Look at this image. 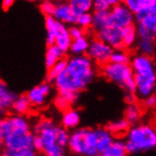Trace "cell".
Masks as SVG:
<instances>
[{"label": "cell", "instance_id": "1", "mask_svg": "<svg viewBox=\"0 0 156 156\" xmlns=\"http://www.w3.org/2000/svg\"><path fill=\"white\" fill-rule=\"evenodd\" d=\"M95 66L86 55L74 56L67 60L62 74L54 80L58 93H80L87 88L95 77Z\"/></svg>", "mask_w": 156, "mask_h": 156}, {"label": "cell", "instance_id": "2", "mask_svg": "<svg viewBox=\"0 0 156 156\" xmlns=\"http://www.w3.org/2000/svg\"><path fill=\"white\" fill-rule=\"evenodd\" d=\"M131 67L135 81V96L145 99L153 95L155 90V66L151 57L138 54L131 60Z\"/></svg>", "mask_w": 156, "mask_h": 156}, {"label": "cell", "instance_id": "3", "mask_svg": "<svg viewBox=\"0 0 156 156\" xmlns=\"http://www.w3.org/2000/svg\"><path fill=\"white\" fill-rule=\"evenodd\" d=\"M125 149L127 153H137L153 150L156 146V132L148 124L130 127L126 133Z\"/></svg>", "mask_w": 156, "mask_h": 156}, {"label": "cell", "instance_id": "4", "mask_svg": "<svg viewBox=\"0 0 156 156\" xmlns=\"http://www.w3.org/2000/svg\"><path fill=\"white\" fill-rule=\"evenodd\" d=\"M56 126L50 119H42L34 127L35 133L43 142V152L45 156H63L65 150L58 146L56 140Z\"/></svg>", "mask_w": 156, "mask_h": 156}, {"label": "cell", "instance_id": "5", "mask_svg": "<svg viewBox=\"0 0 156 156\" xmlns=\"http://www.w3.org/2000/svg\"><path fill=\"white\" fill-rule=\"evenodd\" d=\"M102 72L109 80L123 87L127 92L135 93L134 76L130 65H115L108 62L103 66Z\"/></svg>", "mask_w": 156, "mask_h": 156}, {"label": "cell", "instance_id": "6", "mask_svg": "<svg viewBox=\"0 0 156 156\" xmlns=\"http://www.w3.org/2000/svg\"><path fill=\"white\" fill-rule=\"evenodd\" d=\"M134 15L126 7L124 2L119 1L109 11V26L122 30L124 27L133 25Z\"/></svg>", "mask_w": 156, "mask_h": 156}, {"label": "cell", "instance_id": "7", "mask_svg": "<svg viewBox=\"0 0 156 156\" xmlns=\"http://www.w3.org/2000/svg\"><path fill=\"white\" fill-rule=\"evenodd\" d=\"M113 51L114 49L110 45L98 39H94L89 43L86 56L93 62H96L98 65L105 66L110 62Z\"/></svg>", "mask_w": 156, "mask_h": 156}, {"label": "cell", "instance_id": "8", "mask_svg": "<svg viewBox=\"0 0 156 156\" xmlns=\"http://www.w3.org/2000/svg\"><path fill=\"white\" fill-rule=\"evenodd\" d=\"M34 134L31 132L26 133H11L6 138L3 140V145L5 149L9 150H33L32 143H33Z\"/></svg>", "mask_w": 156, "mask_h": 156}, {"label": "cell", "instance_id": "9", "mask_svg": "<svg viewBox=\"0 0 156 156\" xmlns=\"http://www.w3.org/2000/svg\"><path fill=\"white\" fill-rule=\"evenodd\" d=\"M98 40L102 41L106 44L110 45L114 50H124V47L121 42V30L115 29L114 27H106L105 29L98 32Z\"/></svg>", "mask_w": 156, "mask_h": 156}, {"label": "cell", "instance_id": "10", "mask_svg": "<svg viewBox=\"0 0 156 156\" xmlns=\"http://www.w3.org/2000/svg\"><path fill=\"white\" fill-rule=\"evenodd\" d=\"M87 133L88 129H78L69 134L68 147L70 151L78 155L87 153Z\"/></svg>", "mask_w": 156, "mask_h": 156}, {"label": "cell", "instance_id": "11", "mask_svg": "<svg viewBox=\"0 0 156 156\" xmlns=\"http://www.w3.org/2000/svg\"><path fill=\"white\" fill-rule=\"evenodd\" d=\"M124 4L134 17L143 16L148 13H156L155 0H126Z\"/></svg>", "mask_w": 156, "mask_h": 156}, {"label": "cell", "instance_id": "12", "mask_svg": "<svg viewBox=\"0 0 156 156\" xmlns=\"http://www.w3.org/2000/svg\"><path fill=\"white\" fill-rule=\"evenodd\" d=\"M51 93V86L48 82H43V83L34 86L31 90L29 91L26 96L29 99L31 106L39 107L45 103L48 96Z\"/></svg>", "mask_w": 156, "mask_h": 156}, {"label": "cell", "instance_id": "13", "mask_svg": "<svg viewBox=\"0 0 156 156\" xmlns=\"http://www.w3.org/2000/svg\"><path fill=\"white\" fill-rule=\"evenodd\" d=\"M52 17L59 23L63 25L69 24H76L77 17L73 13L70 5L67 2H61L58 4H55V10L53 12Z\"/></svg>", "mask_w": 156, "mask_h": 156}, {"label": "cell", "instance_id": "14", "mask_svg": "<svg viewBox=\"0 0 156 156\" xmlns=\"http://www.w3.org/2000/svg\"><path fill=\"white\" fill-rule=\"evenodd\" d=\"M72 43V39L68 32V27L62 23L58 22L56 34H55V45L62 50L63 53L69 51L70 44Z\"/></svg>", "mask_w": 156, "mask_h": 156}, {"label": "cell", "instance_id": "15", "mask_svg": "<svg viewBox=\"0 0 156 156\" xmlns=\"http://www.w3.org/2000/svg\"><path fill=\"white\" fill-rule=\"evenodd\" d=\"M16 97V94L9 88L6 82L0 80V113H5L11 109Z\"/></svg>", "mask_w": 156, "mask_h": 156}, {"label": "cell", "instance_id": "16", "mask_svg": "<svg viewBox=\"0 0 156 156\" xmlns=\"http://www.w3.org/2000/svg\"><path fill=\"white\" fill-rule=\"evenodd\" d=\"M94 134H95L96 149L99 154L102 151H104L115 140L114 136L106 129H102V128L94 130Z\"/></svg>", "mask_w": 156, "mask_h": 156}, {"label": "cell", "instance_id": "17", "mask_svg": "<svg viewBox=\"0 0 156 156\" xmlns=\"http://www.w3.org/2000/svg\"><path fill=\"white\" fill-rule=\"evenodd\" d=\"M7 119L11 126V130L12 133H26L30 132V124L25 116L15 115L10 116Z\"/></svg>", "mask_w": 156, "mask_h": 156}, {"label": "cell", "instance_id": "18", "mask_svg": "<svg viewBox=\"0 0 156 156\" xmlns=\"http://www.w3.org/2000/svg\"><path fill=\"white\" fill-rule=\"evenodd\" d=\"M80 122V113L75 109H68L67 111L63 112L62 118V124L63 129L71 130L75 129Z\"/></svg>", "mask_w": 156, "mask_h": 156}, {"label": "cell", "instance_id": "19", "mask_svg": "<svg viewBox=\"0 0 156 156\" xmlns=\"http://www.w3.org/2000/svg\"><path fill=\"white\" fill-rule=\"evenodd\" d=\"M137 40L136 27L134 25L128 26L121 30V42L124 48H130L135 44Z\"/></svg>", "mask_w": 156, "mask_h": 156}, {"label": "cell", "instance_id": "20", "mask_svg": "<svg viewBox=\"0 0 156 156\" xmlns=\"http://www.w3.org/2000/svg\"><path fill=\"white\" fill-rule=\"evenodd\" d=\"M130 124L126 121L125 118L116 119L112 122H110L107 125L106 130L111 133L113 136L115 135H123L127 133V132L130 129Z\"/></svg>", "mask_w": 156, "mask_h": 156}, {"label": "cell", "instance_id": "21", "mask_svg": "<svg viewBox=\"0 0 156 156\" xmlns=\"http://www.w3.org/2000/svg\"><path fill=\"white\" fill-rule=\"evenodd\" d=\"M68 3L76 17L90 12L92 8H93V1L92 0H71Z\"/></svg>", "mask_w": 156, "mask_h": 156}, {"label": "cell", "instance_id": "22", "mask_svg": "<svg viewBox=\"0 0 156 156\" xmlns=\"http://www.w3.org/2000/svg\"><path fill=\"white\" fill-rule=\"evenodd\" d=\"M99 156H128L124 141L120 139L114 140L104 151L99 154Z\"/></svg>", "mask_w": 156, "mask_h": 156}, {"label": "cell", "instance_id": "23", "mask_svg": "<svg viewBox=\"0 0 156 156\" xmlns=\"http://www.w3.org/2000/svg\"><path fill=\"white\" fill-rule=\"evenodd\" d=\"M63 53L62 50H60L56 45H49L45 52V59H44V63L47 67L49 69L51 66H53L55 63L63 59Z\"/></svg>", "mask_w": 156, "mask_h": 156}, {"label": "cell", "instance_id": "24", "mask_svg": "<svg viewBox=\"0 0 156 156\" xmlns=\"http://www.w3.org/2000/svg\"><path fill=\"white\" fill-rule=\"evenodd\" d=\"M91 27H93L97 32L109 27V12H95L92 13Z\"/></svg>", "mask_w": 156, "mask_h": 156}, {"label": "cell", "instance_id": "25", "mask_svg": "<svg viewBox=\"0 0 156 156\" xmlns=\"http://www.w3.org/2000/svg\"><path fill=\"white\" fill-rule=\"evenodd\" d=\"M89 43L90 41L88 40V38L83 35L80 38L72 40L69 50L73 54H75V56H82V55L86 53L89 47Z\"/></svg>", "mask_w": 156, "mask_h": 156}, {"label": "cell", "instance_id": "26", "mask_svg": "<svg viewBox=\"0 0 156 156\" xmlns=\"http://www.w3.org/2000/svg\"><path fill=\"white\" fill-rule=\"evenodd\" d=\"M141 115L142 112L140 110V107L136 103L128 104L125 110V119L130 125H135L138 122L141 117Z\"/></svg>", "mask_w": 156, "mask_h": 156}, {"label": "cell", "instance_id": "27", "mask_svg": "<svg viewBox=\"0 0 156 156\" xmlns=\"http://www.w3.org/2000/svg\"><path fill=\"white\" fill-rule=\"evenodd\" d=\"M30 103L27 99L26 95H21L16 97L14 102L12 104V109L16 115H23L29 112V110L30 108Z\"/></svg>", "mask_w": 156, "mask_h": 156}, {"label": "cell", "instance_id": "28", "mask_svg": "<svg viewBox=\"0 0 156 156\" xmlns=\"http://www.w3.org/2000/svg\"><path fill=\"white\" fill-rule=\"evenodd\" d=\"M58 22L52 16L45 17V29H47V44L53 45L55 44V34H56Z\"/></svg>", "mask_w": 156, "mask_h": 156}, {"label": "cell", "instance_id": "29", "mask_svg": "<svg viewBox=\"0 0 156 156\" xmlns=\"http://www.w3.org/2000/svg\"><path fill=\"white\" fill-rule=\"evenodd\" d=\"M67 65V60L66 59H62L61 61H59L58 62H56L53 66H51L48 69V75H47V79L48 81H53L56 80L62 73L65 71L66 67Z\"/></svg>", "mask_w": 156, "mask_h": 156}, {"label": "cell", "instance_id": "30", "mask_svg": "<svg viewBox=\"0 0 156 156\" xmlns=\"http://www.w3.org/2000/svg\"><path fill=\"white\" fill-rule=\"evenodd\" d=\"M134 21L137 22V25L146 27L156 32V13H148L143 16H136L134 17Z\"/></svg>", "mask_w": 156, "mask_h": 156}, {"label": "cell", "instance_id": "31", "mask_svg": "<svg viewBox=\"0 0 156 156\" xmlns=\"http://www.w3.org/2000/svg\"><path fill=\"white\" fill-rule=\"evenodd\" d=\"M131 60L130 55L125 50H114L109 62L115 65H130Z\"/></svg>", "mask_w": 156, "mask_h": 156}, {"label": "cell", "instance_id": "32", "mask_svg": "<svg viewBox=\"0 0 156 156\" xmlns=\"http://www.w3.org/2000/svg\"><path fill=\"white\" fill-rule=\"evenodd\" d=\"M137 48L140 51V54L151 57L155 50V44L152 40H140L137 44Z\"/></svg>", "mask_w": 156, "mask_h": 156}, {"label": "cell", "instance_id": "33", "mask_svg": "<svg viewBox=\"0 0 156 156\" xmlns=\"http://www.w3.org/2000/svg\"><path fill=\"white\" fill-rule=\"evenodd\" d=\"M119 1L117 0H96L93 1L95 12H109Z\"/></svg>", "mask_w": 156, "mask_h": 156}, {"label": "cell", "instance_id": "34", "mask_svg": "<svg viewBox=\"0 0 156 156\" xmlns=\"http://www.w3.org/2000/svg\"><path fill=\"white\" fill-rule=\"evenodd\" d=\"M55 133H56V140H57L58 146L65 150V148L68 145V139H69L68 132L66 129H63L62 127L56 126V131H55Z\"/></svg>", "mask_w": 156, "mask_h": 156}, {"label": "cell", "instance_id": "35", "mask_svg": "<svg viewBox=\"0 0 156 156\" xmlns=\"http://www.w3.org/2000/svg\"><path fill=\"white\" fill-rule=\"evenodd\" d=\"M136 27V34L137 37H138L140 40H152L154 41L155 38V31L148 29V27H143L141 25H137Z\"/></svg>", "mask_w": 156, "mask_h": 156}, {"label": "cell", "instance_id": "36", "mask_svg": "<svg viewBox=\"0 0 156 156\" xmlns=\"http://www.w3.org/2000/svg\"><path fill=\"white\" fill-rule=\"evenodd\" d=\"M0 156H37V153H36V151L33 150L15 151V150L4 149V150H2Z\"/></svg>", "mask_w": 156, "mask_h": 156}, {"label": "cell", "instance_id": "37", "mask_svg": "<svg viewBox=\"0 0 156 156\" xmlns=\"http://www.w3.org/2000/svg\"><path fill=\"white\" fill-rule=\"evenodd\" d=\"M76 24L82 30L88 29V27L92 26V13L88 12V13H84V14L78 16L76 20Z\"/></svg>", "mask_w": 156, "mask_h": 156}, {"label": "cell", "instance_id": "38", "mask_svg": "<svg viewBox=\"0 0 156 156\" xmlns=\"http://www.w3.org/2000/svg\"><path fill=\"white\" fill-rule=\"evenodd\" d=\"M12 133L11 126L7 118H0V141L3 142L6 137Z\"/></svg>", "mask_w": 156, "mask_h": 156}, {"label": "cell", "instance_id": "39", "mask_svg": "<svg viewBox=\"0 0 156 156\" xmlns=\"http://www.w3.org/2000/svg\"><path fill=\"white\" fill-rule=\"evenodd\" d=\"M54 104H55V106L57 107L58 110L62 111V112L67 111L68 109H70V106H71V104L69 103L68 100L66 98H63L62 96H61V95H58L56 98H55Z\"/></svg>", "mask_w": 156, "mask_h": 156}, {"label": "cell", "instance_id": "40", "mask_svg": "<svg viewBox=\"0 0 156 156\" xmlns=\"http://www.w3.org/2000/svg\"><path fill=\"white\" fill-rule=\"evenodd\" d=\"M40 10L45 17H50L53 15L55 10V3L51 1H44L40 5Z\"/></svg>", "mask_w": 156, "mask_h": 156}, {"label": "cell", "instance_id": "41", "mask_svg": "<svg viewBox=\"0 0 156 156\" xmlns=\"http://www.w3.org/2000/svg\"><path fill=\"white\" fill-rule=\"evenodd\" d=\"M68 32L72 40H76L83 36V30L78 26H71L70 27H68Z\"/></svg>", "mask_w": 156, "mask_h": 156}, {"label": "cell", "instance_id": "42", "mask_svg": "<svg viewBox=\"0 0 156 156\" xmlns=\"http://www.w3.org/2000/svg\"><path fill=\"white\" fill-rule=\"evenodd\" d=\"M32 149L35 151H43V142L40 138V136L37 134H34L33 137V143H32Z\"/></svg>", "mask_w": 156, "mask_h": 156}, {"label": "cell", "instance_id": "43", "mask_svg": "<svg viewBox=\"0 0 156 156\" xmlns=\"http://www.w3.org/2000/svg\"><path fill=\"white\" fill-rule=\"evenodd\" d=\"M125 100L128 104H133L136 101V96L134 93H130V92H126L125 94Z\"/></svg>", "mask_w": 156, "mask_h": 156}, {"label": "cell", "instance_id": "44", "mask_svg": "<svg viewBox=\"0 0 156 156\" xmlns=\"http://www.w3.org/2000/svg\"><path fill=\"white\" fill-rule=\"evenodd\" d=\"M144 100H145V106L148 107V108H152L156 104V98H155L154 95L145 98Z\"/></svg>", "mask_w": 156, "mask_h": 156}, {"label": "cell", "instance_id": "45", "mask_svg": "<svg viewBox=\"0 0 156 156\" xmlns=\"http://www.w3.org/2000/svg\"><path fill=\"white\" fill-rule=\"evenodd\" d=\"M14 4L13 0H4L2 2V8L4 11H9V9H11L12 6Z\"/></svg>", "mask_w": 156, "mask_h": 156}, {"label": "cell", "instance_id": "46", "mask_svg": "<svg viewBox=\"0 0 156 156\" xmlns=\"http://www.w3.org/2000/svg\"><path fill=\"white\" fill-rule=\"evenodd\" d=\"M2 146H3V143L0 141V154H1V151H2Z\"/></svg>", "mask_w": 156, "mask_h": 156}, {"label": "cell", "instance_id": "47", "mask_svg": "<svg viewBox=\"0 0 156 156\" xmlns=\"http://www.w3.org/2000/svg\"><path fill=\"white\" fill-rule=\"evenodd\" d=\"M40 156H45L44 154H42V155H40Z\"/></svg>", "mask_w": 156, "mask_h": 156}]
</instances>
